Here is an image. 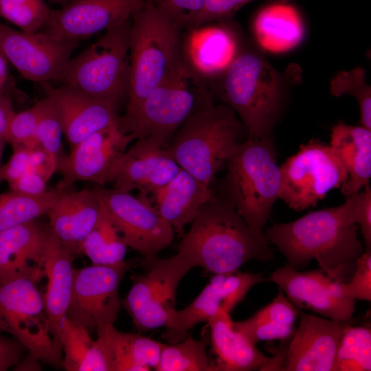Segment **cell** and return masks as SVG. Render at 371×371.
<instances>
[{
  "mask_svg": "<svg viewBox=\"0 0 371 371\" xmlns=\"http://www.w3.org/2000/svg\"><path fill=\"white\" fill-rule=\"evenodd\" d=\"M276 69L258 45L243 43L229 65L205 80L213 98L234 110L247 137L272 136L286 104L291 78Z\"/></svg>",
  "mask_w": 371,
  "mask_h": 371,
  "instance_id": "1",
  "label": "cell"
},
{
  "mask_svg": "<svg viewBox=\"0 0 371 371\" xmlns=\"http://www.w3.org/2000/svg\"><path fill=\"white\" fill-rule=\"evenodd\" d=\"M357 225L347 221L342 205L311 212L289 223H274L265 238L295 268L315 260L331 279L345 282L363 252Z\"/></svg>",
  "mask_w": 371,
  "mask_h": 371,
  "instance_id": "2",
  "label": "cell"
},
{
  "mask_svg": "<svg viewBox=\"0 0 371 371\" xmlns=\"http://www.w3.org/2000/svg\"><path fill=\"white\" fill-rule=\"evenodd\" d=\"M191 223L177 249L194 267L213 274L227 273L248 261L274 258L265 236L249 227L225 194L215 193Z\"/></svg>",
  "mask_w": 371,
  "mask_h": 371,
  "instance_id": "3",
  "label": "cell"
},
{
  "mask_svg": "<svg viewBox=\"0 0 371 371\" xmlns=\"http://www.w3.org/2000/svg\"><path fill=\"white\" fill-rule=\"evenodd\" d=\"M186 27L144 0L131 20L130 76L124 115L131 113L183 60Z\"/></svg>",
  "mask_w": 371,
  "mask_h": 371,
  "instance_id": "4",
  "label": "cell"
},
{
  "mask_svg": "<svg viewBox=\"0 0 371 371\" xmlns=\"http://www.w3.org/2000/svg\"><path fill=\"white\" fill-rule=\"evenodd\" d=\"M245 132L234 110L212 98L190 115L166 149L181 168L210 187Z\"/></svg>",
  "mask_w": 371,
  "mask_h": 371,
  "instance_id": "5",
  "label": "cell"
},
{
  "mask_svg": "<svg viewBox=\"0 0 371 371\" xmlns=\"http://www.w3.org/2000/svg\"><path fill=\"white\" fill-rule=\"evenodd\" d=\"M212 98L205 80L184 59L131 113L120 116L118 126L164 148L190 115Z\"/></svg>",
  "mask_w": 371,
  "mask_h": 371,
  "instance_id": "6",
  "label": "cell"
},
{
  "mask_svg": "<svg viewBox=\"0 0 371 371\" xmlns=\"http://www.w3.org/2000/svg\"><path fill=\"white\" fill-rule=\"evenodd\" d=\"M225 194L257 234L264 236L273 206L279 198L280 170L272 136L247 137L229 157Z\"/></svg>",
  "mask_w": 371,
  "mask_h": 371,
  "instance_id": "7",
  "label": "cell"
},
{
  "mask_svg": "<svg viewBox=\"0 0 371 371\" xmlns=\"http://www.w3.org/2000/svg\"><path fill=\"white\" fill-rule=\"evenodd\" d=\"M131 20L106 30L89 47L71 58L59 82L117 106L128 95Z\"/></svg>",
  "mask_w": 371,
  "mask_h": 371,
  "instance_id": "8",
  "label": "cell"
},
{
  "mask_svg": "<svg viewBox=\"0 0 371 371\" xmlns=\"http://www.w3.org/2000/svg\"><path fill=\"white\" fill-rule=\"evenodd\" d=\"M36 284L28 278L0 282V333L11 335L42 363L63 368L62 350L51 334Z\"/></svg>",
  "mask_w": 371,
  "mask_h": 371,
  "instance_id": "9",
  "label": "cell"
},
{
  "mask_svg": "<svg viewBox=\"0 0 371 371\" xmlns=\"http://www.w3.org/2000/svg\"><path fill=\"white\" fill-rule=\"evenodd\" d=\"M141 262L145 273L132 276V286L122 305L139 331L166 327L177 311L179 284L194 265L179 252L164 259L144 258Z\"/></svg>",
  "mask_w": 371,
  "mask_h": 371,
  "instance_id": "10",
  "label": "cell"
},
{
  "mask_svg": "<svg viewBox=\"0 0 371 371\" xmlns=\"http://www.w3.org/2000/svg\"><path fill=\"white\" fill-rule=\"evenodd\" d=\"M280 170L279 198L295 211L315 207L348 179L346 170L329 145L318 139L301 145Z\"/></svg>",
  "mask_w": 371,
  "mask_h": 371,
  "instance_id": "11",
  "label": "cell"
},
{
  "mask_svg": "<svg viewBox=\"0 0 371 371\" xmlns=\"http://www.w3.org/2000/svg\"><path fill=\"white\" fill-rule=\"evenodd\" d=\"M103 213L127 247L151 258L169 246L175 236L171 224L147 202L129 192L99 186L92 190Z\"/></svg>",
  "mask_w": 371,
  "mask_h": 371,
  "instance_id": "12",
  "label": "cell"
},
{
  "mask_svg": "<svg viewBox=\"0 0 371 371\" xmlns=\"http://www.w3.org/2000/svg\"><path fill=\"white\" fill-rule=\"evenodd\" d=\"M128 268L126 262L74 268L68 319L89 333L114 324L122 305L120 285Z\"/></svg>",
  "mask_w": 371,
  "mask_h": 371,
  "instance_id": "13",
  "label": "cell"
},
{
  "mask_svg": "<svg viewBox=\"0 0 371 371\" xmlns=\"http://www.w3.org/2000/svg\"><path fill=\"white\" fill-rule=\"evenodd\" d=\"M79 42L41 31L16 30L0 22V52L23 78L34 82H59Z\"/></svg>",
  "mask_w": 371,
  "mask_h": 371,
  "instance_id": "14",
  "label": "cell"
},
{
  "mask_svg": "<svg viewBox=\"0 0 371 371\" xmlns=\"http://www.w3.org/2000/svg\"><path fill=\"white\" fill-rule=\"evenodd\" d=\"M136 137L125 133L118 123L101 129L71 148L58 164L61 180L55 186L64 191L79 181L104 186L109 183L111 171L127 147Z\"/></svg>",
  "mask_w": 371,
  "mask_h": 371,
  "instance_id": "15",
  "label": "cell"
},
{
  "mask_svg": "<svg viewBox=\"0 0 371 371\" xmlns=\"http://www.w3.org/2000/svg\"><path fill=\"white\" fill-rule=\"evenodd\" d=\"M144 0H69L50 9L41 32L80 41L131 20Z\"/></svg>",
  "mask_w": 371,
  "mask_h": 371,
  "instance_id": "16",
  "label": "cell"
},
{
  "mask_svg": "<svg viewBox=\"0 0 371 371\" xmlns=\"http://www.w3.org/2000/svg\"><path fill=\"white\" fill-rule=\"evenodd\" d=\"M265 280L262 273L239 270L214 274L188 306L175 311L163 337L171 344L183 340L190 329L201 322H207L221 309L230 314L252 286Z\"/></svg>",
  "mask_w": 371,
  "mask_h": 371,
  "instance_id": "17",
  "label": "cell"
},
{
  "mask_svg": "<svg viewBox=\"0 0 371 371\" xmlns=\"http://www.w3.org/2000/svg\"><path fill=\"white\" fill-rule=\"evenodd\" d=\"M269 280L276 283L296 307L337 322L352 318L356 300L342 297L339 284L320 268L298 271L286 264L274 271Z\"/></svg>",
  "mask_w": 371,
  "mask_h": 371,
  "instance_id": "18",
  "label": "cell"
},
{
  "mask_svg": "<svg viewBox=\"0 0 371 371\" xmlns=\"http://www.w3.org/2000/svg\"><path fill=\"white\" fill-rule=\"evenodd\" d=\"M299 324L284 352L280 370L335 371L337 352L346 322L300 313Z\"/></svg>",
  "mask_w": 371,
  "mask_h": 371,
  "instance_id": "19",
  "label": "cell"
},
{
  "mask_svg": "<svg viewBox=\"0 0 371 371\" xmlns=\"http://www.w3.org/2000/svg\"><path fill=\"white\" fill-rule=\"evenodd\" d=\"M180 169L166 148L137 139L115 164L109 183L115 190H137L139 196H146L168 184Z\"/></svg>",
  "mask_w": 371,
  "mask_h": 371,
  "instance_id": "20",
  "label": "cell"
},
{
  "mask_svg": "<svg viewBox=\"0 0 371 371\" xmlns=\"http://www.w3.org/2000/svg\"><path fill=\"white\" fill-rule=\"evenodd\" d=\"M41 85L45 96L53 102L58 111L63 134L71 148L93 133L118 123L117 106L111 102L65 85Z\"/></svg>",
  "mask_w": 371,
  "mask_h": 371,
  "instance_id": "21",
  "label": "cell"
},
{
  "mask_svg": "<svg viewBox=\"0 0 371 371\" xmlns=\"http://www.w3.org/2000/svg\"><path fill=\"white\" fill-rule=\"evenodd\" d=\"M49 225L36 220L0 232V282L45 277V245Z\"/></svg>",
  "mask_w": 371,
  "mask_h": 371,
  "instance_id": "22",
  "label": "cell"
},
{
  "mask_svg": "<svg viewBox=\"0 0 371 371\" xmlns=\"http://www.w3.org/2000/svg\"><path fill=\"white\" fill-rule=\"evenodd\" d=\"M49 227L74 255L81 254L83 241L102 216L100 202L91 190L62 191L46 214Z\"/></svg>",
  "mask_w": 371,
  "mask_h": 371,
  "instance_id": "23",
  "label": "cell"
},
{
  "mask_svg": "<svg viewBox=\"0 0 371 371\" xmlns=\"http://www.w3.org/2000/svg\"><path fill=\"white\" fill-rule=\"evenodd\" d=\"M187 29L183 34L184 59L205 79L221 72L236 54L240 43L230 22Z\"/></svg>",
  "mask_w": 371,
  "mask_h": 371,
  "instance_id": "24",
  "label": "cell"
},
{
  "mask_svg": "<svg viewBox=\"0 0 371 371\" xmlns=\"http://www.w3.org/2000/svg\"><path fill=\"white\" fill-rule=\"evenodd\" d=\"M214 194L211 187L181 168L165 186L150 194L138 197L148 203L168 221L175 232L181 234L184 227L193 221Z\"/></svg>",
  "mask_w": 371,
  "mask_h": 371,
  "instance_id": "25",
  "label": "cell"
},
{
  "mask_svg": "<svg viewBox=\"0 0 371 371\" xmlns=\"http://www.w3.org/2000/svg\"><path fill=\"white\" fill-rule=\"evenodd\" d=\"M45 256L47 282L43 297L51 334L57 346L61 349L60 333L70 300L74 272L72 263L76 255L60 242L49 228Z\"/></svg>",
  "mask_w": 371,
  "mask_h": 371,
  "instance_id": "26",
  "label": "cell"
},
{
  "mask_svg": "<svg viewBox=\"0 0 371 371\" xmlns=\"http://www.w3.org/2000/svg\"><path fill=\"white\" fill-rule=\"evenodd\" d=\"M232 322L230 314L223 309L207 322L217 371L275 370L274 358L258 350L233 328Z\"/></svg>",
  "mask_w": 371,
  "mask_h": 371,
  "instance_id": "27",
  "label": "cell"
},
{
  "mask_svg": "<svg viewBox=\"0 0 371 371\" xmlns=\"http://www.w3.org/2000/svg\"><path fill=\"white\" fill-rule=\"evenodd\" d=\"M329 146L348 173L341 186L348 196L369 185L371 177V130L338 122L332 129Z\"/></svg>",
  "mask_w": 371,
  "mask_h": 371,
  "instance_id": "28",
  "label": "cell"
},
{
  "mask_svg": "<svg viewBox=\"0 0 371 371\" xmlns=\"http://www.w3.org/2000/svg\"><path fill=\"white\" fill-rule=\"evenodd\" d=\"M96 332L109 352L112 371H149L157 366L161 342L119 331L114 324L100 326Z\"/></svg>",
  "mask_w": 371,
  "mask_h": 371,
  "instance_id": "29",
  "label": "cell"
},
{
  "mask_svg": "<svg viewBox=\"0 0 371 371\" xmlns=\"http://www.w3.org/2000/svg\"><path fill=\"white\" fill-rule=\"evenodd\" d=\"M299 315L297 308L280 290L268 305L246 320L233 322L232 326L254 345L263 341L284 340L293 335Z\"/></svg>",
  "mask_w": 371,
  "mask_h": 371,
  "instance_id": "30",
  "label": "cell"
},
{
  "mask_svg": "<svg viewBox=\"0 0 371 371\" xmlns=\"http://www.w3.org/2000/svg\"><path fill=\"white\" fill-rule=\"evenodd\" d=\"M60 343L63 368L67 371H112L109 352L102 339L65 317Z\"/></svg>",
  "mask_w": 371,
  "mask_h": 371,
  "instance_id": "31",
  "label": "cell"
},
{
  "mask_svg": "<svg viewBox=\"0 0 371 371\" xmlns=\"http://www.w3.org/2000/svg\"><path fill=\"white\" fill-rule=\"evenodd\" d=\"M253 31L258 45L273 52L295 47L304 36L302 21L297 12L282 4L260 10L254 19Z\"/></svg>",
  "mask_w": 371,
  "mask_h": 371,
  "instance_id": "32",
  "label": "cell"
},
{
  "mask_svg": "<svg viewBox=\"0 0 371 371\" xmlns=\"http://www.w3.org/2000/svg\"><path fill=\"white\" fill-rule=\"evenodd\" d=\"M61 192L54 187L38 195L0 194V232L46 215Z\"/></svg>",
  "mask_w": 371,
  "mask_h": 371,
  "instance_id": "33",
  "label": "cell"
},
{
  "mask_svg": "<svg viewBox=\"0 0 371 371\" xmlns=\"http://www.w3.org/2000/svg\"><path fill=\"white\" fill-rule=\"evenodd\" d=\"M207 338L199 340L191 337L168 344L161 343L159 361L156 371H217L207 356Z\"/></svg>",
  "mask_w": 371,
  "mask_h": 371,
  "instance_id": "34",
  "label": "cell"
},
{
  "mask_svg": "<svg viewBox=\"0 0 371 371\" xmlns=\"http://www.w3.org/2000/svg\"><path fill=\"white\" fill-rule=\"evenodd\" d=\"M127 247L102 211L100 221L83 241L81 254L86 255L93 265L115 266L126 262Z\"/></svg>",
  "mask_w": 371,
  "mask_h": 371,
  "instance_id": "35",
  "label": "cell"
},
{
  "mask_svg": "<svg viewBox=\"0 0 371 371\" xmlns=\"http://www.w3.org/2000/svg\"><path fill=\"white\" fill-rule=\"evenodd\" d=\"M371 370V330L368 326L345 325L339 344L335 371Z\"/></svg>",
  "mask_w": 371,
  "mask_h": 371,
  "instance_id": "36",
  "label": "cell"
},
{
  "mask_svg": "<svg viewBox=\"0 0 371 371\" xmlns=\"http://www.w3.org/2000/svg\"><path fill=\"white\" fill-rule=\"evenodd\" d=\"M34 104L37 110L36 137L38 144L57 167L65 156L63 154V129L58 111L47 96Z\"/></svg>",
  "mask_w": 371,
  "mask_h": 371,
  "instance_id": "37",
  "label": "cell"
},
{
  "mask_svg": "<svg viewBox=\"0 0 371 371\" xmlns=\"http://www.w3.org/2000/svg\"><path fill=\"white\" fill-rule=\"evenodd\" d=\"M366 71L356 67L340 71L330 82V93L336 97L351 95L358 102L361 126L371 130V87L366 81Z\"/></svg>",
  "mask_w": 371,
  "mask_h": 371,
  "instance_id": "38",
  "label": "cell"
},
{
  "mask_svg": "<svg viewBox=\"0 0 371 371\" xmlns=\"http://www.w3.org/2000/svg\"><path fill=\"white\" fill-rule=\"evenodd\" d=\"M49 10L45 0H0V16L27 32L41 31Z\"/></svg>",
  "mask_w": 371,
  "mask_h": 371,
  "instance_id": "39",
  "label": "cell"
},
{
  "mask_svg": "<svg viewBox=\"0 0 371 371\" xmlns=\"http://www.w3.org/2000/svg\"><path fill=\"white\" fill-rule=\"evenodd\" d=\"M37 110L36 105L14 113L10 122L5 139L14 148L32 150L38 147L36 137ZM40 147V146H39Z\"/></svg>",
  "mask_w": 371,
  "mask_h": 371,
  "instance_id": "40",
  "label": "cell"
},
{
  "mask_svg": "<svg viewBox=\"0 0 371 371\" xmlns=\"http://www.w3.org/2000/svg\"><path fill=\"white\" fill-rule=\"evenodd\" d=\"M341 204L348 223L359 225L366 245L371 249V189L370 185L346 196Z\"/></svg>",
  "mask_w": 371,
  "mask_h": 371,
  "instance_id": "41",
  "label": "cell"
},
{
  "mask_svg": "<svg viewBox=\"0 0 371 371\" xmlns=\"http://www.w3.org/2000/svg\"><path fill=\"white\" fill-rule=\"evenodd\" d=\"M339 288L342 297L370 302L371 249L363 251L356 261L351 278L348 282H339Z\"/></svg>",
  "mask_w": 371,
  "mask_h": 371,
  "instance_id": "42",
  "label": "cell"
},
{
  "mask_svg": "<svg viewBox=\"0 0 371 371\" xmlns=\"http://www.w3.org/2000/svg\"><path fill=\"white\" fill-rule=\"evenodd\" d=\"M254 0H204L201 12L188 29L212 22H230L244 5Z\"/></svg>",
  "mask_w": 371,
  "mask_h": 371,
  "instance_id": "43",
  "label": "cell"
},
{
  "mask_svg": "<svg viewBox=\"0 0 371 371\" xmlns=\"http://www.w3.org/2000/svg\"><path fill=\"white\" fill-rule=\"evenodd\" d=\"M155 8L180 21L186 30L203 8L204 0H145Z\"/></svg>",
  "mask_w": 371,
  "mask_h": 371,
  "instance_id": "44",
  "label": "cell"
},
{
  "mask_svg": "<svg viewBox=\"0 0 371 371\" xmlns=\"http://www.w3.org/2000/svg\"><path fill=\"white\" fill-rule=\"evenodd\" d=\"M30 170V150L14 148L8 162L2 166V178L10 185Z\"/></svg>",
  "mask_w": 371,
  "mask_h": 371,
  "instance_id": "45",
  "label": "cell"
},
{
  "mask_svg": "<svg viewBox=\"0 0 371 371\" xmlns=\"http://www.w3.org/2000/svg\"><path fill=\"white\" fill-rule=\"evenodd\" d=\"M25 350L19 341L0 333V371L14 368L22 359Z\"/></svg>",
  "mask_w": 371,
  "mask_h": 371,
  "instance_id": "46",
  "label": "cell"
},
{
  "mask_svg": "<svg viewBox=\"0 0 371 371\" xmlns=\"http://www.w3.org/2000/svg\"><path fill=\"white\" fill-rule=\"evenodd\" d=\"M47 181L37 173L30 170L9 185L12 191L27 195H38L47 191Z\"/></svg>",
  "mask_w": 371,
  "mask_h": 371,
  "instance_id": "47",
  "label": "cell"
},
{
  "mask_svg": "<svg viewBox=\"0 0 371 371\" xmlns=\"http://www.w3.org/2000/svg\"><path fill=\"white\" fill-rule=\"evenodd\" d=\"M30 170L37 173L47 181L56 170V167L48 155L41 148L30 150Z\"/></svg>",
  "mask_w": 371,
  "mask_h": 371,
  "instance_id": "48",
  "label": "cell"
},
{
  "mask_svg": "<svg viewBox=\"0 0 371 371\" xmlns=\"http://www.w3.org/2000/svg\"><path fill=\"white\" fill-rule=\"evenodd\" d=\"M14 113L9 98L3 93L0 94V137L5 139L10 122Z\"/></svg>",
  "mask_w": 371,
  "mask_h": 371,
  "instance_id": "49",
  "label": "cell"
},
{
  "mask_svg": "<svg viewBox=\"0 0 371 371\" xmlns=\"http://www.w3.org/2000/svg\"><path fill=\"white\" fill-rule=\"evenodd\" d=\"M39 360L29 353L28 356L21 359L14 367V370H39Z\"/></svg>",
  "mask_w": 371,
  "mask_h": 371,
  "instance_id": "50",
  "label": "cell"
},
{
  "mask_svg": "<svg viewBox=\"0 0 371 371\" xmlns=\"http://www.w3.org/2000/svg\"><path fill=\"white\" fill-rule=\"evenodd\" d=\"M8 61L0 52V94L3 93V88L8 80Z\"/></svg>",
  "mask_w": 371,
  "mask_h": 371,
  "instance_id": "51",
  "label": "cell"
},
{
  "mask_svg": "<svg viewBox=\"0 0 371 371\" xmlns=\"http://www.w3.org/2000/svg\"><path fill=\"white\" fill-rule=\"evenodd\" d=\"M6 141L4 138L0 137V183L3 181L2 178L1 171H2V165H1V157L3 155V151L6 144Z\"/></svg>",
  "mask_w": 371,
  "mask_h": 371,
  "instance_id": "52",
  "label": "cell"
},
{
  "mask_svg": "<svg viewBox=\"0 0 371 371\" xmlns=\"http://www.w3.org/2000/svg\"><path fill=\"white\" fill-rule=\"evenodd\" d=\"M48 1L52 3L58 4L60 6H61V5L65 4L69 0H48Z\"/></svg>",
  "mask_w": 371,
  "mask_h": 371,
  "instance_id": "53",
  "label": "cell"
}]
</instances>
